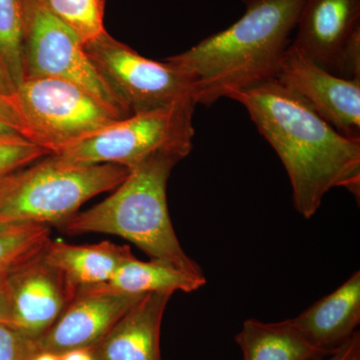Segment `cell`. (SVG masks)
Returning <instances> with one entry per match:
<instances>
[{"label": "cell", "instance_id": "cell-1", "mask_svg": "<svg viewBox=\"0 0 360 360\" xmlns=\"http://www.w3.org/2000/svg\"><path fill=\"white\" fill-rule=\"evenodd\" d=\"M229 98L248 110L258 131L281 158L296 212L311 219L324 196L343 187L359 200L360 142L350 141L276 78Z\"/></svg>", "mask_w": 360, "mask_h": 360}, {"label": "cell", "instance_id": "cell-2", "mask_svg": "<svg viewBox=\"0 0 360 360\" xmlns=\"http://www.w3.org/2000/svg\"><path fill=\"white\" fill-rule=\"evenodd\" d=\"M243 1L246 11L236 22L167 58L194 78L198 104L276 78L307 0Z\"/></svg>", "mask_w": 360, "mask_h": 360}, {"label": "cell", "instance_id": "cell-3", "mask_svg": "<svg viewBox=\"0 0 360 360\" xmlns=\"http://www.w3.org/2000/svg\"><path fill=\"white\" fill-rule=\"evenodd\" d=\"M184 155L161 153L129 170L112 194L61 224L68 234L105 233L136 245L150 259L160 260L194 276H205L182 250L170 219L167 182Z\"/></svg>", "mask_w": 360, "mask_h": 360}, {"label": "cell", "instance_id": "cell-4", "mask_svg": "<svg viewBox=\"0 0 360 360\" xmlns=\"http://www.w3.org/2000/svg\"><path fill=\"white\" fill-rule=\"evenodd\" d=\"M129 174L120 165L46 156L7 180L0 198V224H61L90 198L115 189Z\"/></svg>", "mask_w": 360, "mask_h": 360}, {"label": "cell", "instance_id": "cell-5", "mask_svg": "<svg viewBox=\"0 0 360 360\" xmlns=\"http://www.w3.org/2000/svg\"><path fill=\"white\" fill-rule=\"evenodd\" d=\"M196 105L189 99L160 110L134 113L54 155L73 162L108 163L129 170L161 153L186 158L193 149Z\"/></svg>", "mask_w": 360, "mask_h": 360}, {"label": "cell", "instance_id": "cell-6", "mask_svg": "<svg viewBox=\"0 0 360 360\" xmlns=\"http://www.w3.org/2000/svg\"><path fill=\"white\" fill-rule=\"evenodd\" d=\"M13 108L30 141L52 155L122 120L84 87L58 78L23 79Z\"/></svg>", "mask_w": 360, "mask_h": 360}, {"label": "cell", "instance_id": "cell-7", "mask_svg": "<svg viewBox=\"0 0 360 360\" xmlns=\"http://www.w3.org/2000/svg\"><path fill=\"white\" fill-rule=\"evenodd\" d=\"M84 49L130 115L160 110L189 99L196 103L194 78L167 59L160 63L144 58L106 32L86 42Z\"/></svg>", "mask_w": 360, "mask_h": 360}, {"label": "cell", "instance_id": "cell-8", "mask_svg": "<svg viewBox=\"0 0 360 360\" xmlns=\"http://www.w3.org/2000/svg\"><path fill=\"white\" fill-rule=\"evenodd\" d=\"M23 79L58 78L84 87L120 118L131 115L94 68L77 33L37 0H21Z\"/></svg>", "mask_w": 360, "mask_h": 360}, {"label": "cell", "instance_id": "cell-9", "mask_svg": "<svg viewBox=\"0 0 360 360\" xmlns=\"http://www.w3.org/2000/svg\"><path fill=\"white\" fill-rule=\"evenodd\" d=\"M276 79L342 136L360 142V79H345L324 70L292 44L284 54Z\"/></svg>", "mask_w": 360, "mask_h": 360}, {"label": "cell", "instance_id": "cell-10", "mask_svg": "<svg viewBox=\"0 0 360 360\" xmlns=\"http://www.w3.org/2000/svg\"><path fill=\"white\" fill-rule=\"evenodd\" d=\"M144 295L80 288L58 321L37 340V349L60 355L91 347Z\"/></svg>", "mask_w": 360, "mask_h": 360}, {"label": "cell", "instance_id": "cell-11", "mask_svg": "<svg viewBox=\"0 0 360 360\" xmlns=\"http://www.w3.org/2000/svg\"><path fill=\"white\" fill-rule=\"evenodd\" d=\"M44 252L7 274L13 328L35 341L53 326L77 295Z\"/></svg>", "mask_w": 360, "mask_h": 360}, {"label": "cell", "instance_id": "cell-12", "mask_svg": "<svg viewBox=\"0 0 360 360\" xmlns=\"http://www.w3.org/2000/svg\"><path fill=\"white\" fill-rule=\"evenodd\" d=\"M296 27L291 44L335 75L343 47L360 27V0H307Z\"/></svg>", "mask_w": 360, "mask_h": 360}, {"label": "cell", "instance_id": "cell-13", "mask_svg": "<svg viewBox=\"0 0 360 360\" xmlns=\"http://www.w3.org/2000/svg\"><path fill=\"white\" fill-rule=\"evenodd\" d=\"M174 292L148 293L89 348L94 360H162L163 315Z\"/></svg>", "mask_w": 360, "mask_h": 360}, {"label": "cell", "instance_id": "cell-14", "mask_svg": "<svg viewBox=\"0 0 360 360\" xmlns=\"http://www.w3.org/2000/svg\"><path fill=\"white\" fill-rule=\"evenodd\" d=\"M291 321L323 352L331 354L340 348L356 333L360 323L359 270Z\"/></svg>", "mask_w": 360, "mask_h": 360}, {"label": "cell", "instance_id": "cell-15", "mask_svg": "<svg viewBox=\"0 0 360 360\" xmlns=\"http://www.w3.org/2000/svg\"><path fill=\"white\" fill-rule=\"evenodd\" d=\"M44 255L47 262L63 274L75 292L80 288L108 283L118 267L134 257L129 246L110 241L75 245L51 240Z\"/></svg>", "mask_w": 360, "mask_h": 360}, {"label": "cell", "instance_id": "cell-16", "mask_svg": "<svg viewBox=\"0 0 360 360\" xmlns=\"http://www.w3.org/2000/svg\"><path fill=\"white\" fill-rule=\"evenodd\" d=\"M236 341L243 360H311L330 354L310 342L291 319L278 322L246 319Z\"/></svg>", "mask_w": 360, "mask_h": 360}, {"label": "cell", "instance_id": "cell-17", "mask_svg": "<svg viewBox=\"0 0 360 360\" xmlns=\"http://www.w3.org/2000/svg\"><path fill=\"white\" fill-rule=\"evenodd\" d=\"M205 283V276H194L160 260L142 262L132 257L118 267L108 283L92 288L127 295H148L161 291L193 292Z\"/></svg>", "mask_w": 360, "mask_h": 360}, {"label": "cell", "instance_id": "cell-18", "mask_svg": "<svg viewBox=\"0 0 360 360\" xmlns=\"http://www.w3.org/2000/svg\"><path fill=\"white\" fill-rule=\"evenodd\" d=\"M51 229L37 224H0V274H11L44 252Z\"/></svg>", "mask_w": 360, "mask_h": 360}, {"label": "cell", "instance_id": "cell-19", "mask_svg": "<svg viewBox=\"0 0 360 360\" xmlns=\"http://www.w3.org/2000/svg\"><path fill=\"white\" fill-rule=\"evenodd\" d=\"M49 13L70 26L84 44L105 32V0H37Z\"/></svg>", "mask_w": 360, "mask_h": 360}, {"label": "cell", "instance_id": "cell-20", "mask_svg": "<svg viewBox=\"0 0 360 360\" xmlns=\"http://www.w3.org/2000/svg\"><path fill=\"white\" fill-rule=\"evenodd\" d=\"M22 44L21 0H0V56L15 87L23 78Z\"/></svg>", "mask_w": 360, "mask_h": 360}, {"label": "cell", "instance_id": "cell-21", "mask_svg": "<svg viewBox=\"0 0 360 360\" xmlns=\"http://www.w3.org/2000/svg\"><path fill=\"white\" fill-rule=\"evenodd\" d=\"M51 155L46 148L26 139L0 141V181Z\"/></svg>", "mask_w": 360, "mask_h": 360}, {"label": "cell", "instance_id": "cell-22", "mask_svg": "<svg viewBox=\"0 0 360 360\" xmlns=\"http://www.w3.org/2000/svg\"><path fill=\"white\" fill-rule=\"evenodd\" d=\"M37 352V341L13 326L0 324V360H30Z\"/></svg>", "mask_w": 360, "mask_h": 360}, {"label": "cell", "instance_id": "cell-23", "mask_svg": "<svg viewBox=\"0 0 360 360\" xmlns=\"http://www.w3.org/2000/svg\"><path fill=\"white\" fill-rule=\"evenodd\" d=\"M335 75L345 79H360V27L352 32L343 47Z\"/></svg>", "mask_w": 360, "mask_h": 360}, {"label": "cell", "instance_id": "cell-24", "mask_svg": "<svg viewBox=\"0 0 360 360\" xmlns=\"http://www.w3.org/2000/svg\"><path fill=\"white\" fill-rule=\"evenodd\" d=\"M15 139H26L30 141L13 104L0 99V141Z\"/></svg>", "mask_w": 360, "mask_h": 360}, {"label": "cell", "instance_id": "cell-25", "mask_svg": "<svg viewBox=\"0 0 360 360\" xmlns=\"http://www.w3.org/2000/svg\"><path fill=\"white\" fill-rule=\"evenodd\" d=\"M311 360H360V335L359 331L343 343L333 354Z\"/></svg>", "mask_w": 360, "mask_h": 360}, {"label": "cell", "instance_id": "cell-26", "mask_svg": "<svg viewBox=\"0 0 360 360\" xmlns=\"http://www.w3.org/2000/svg\"><path fill=\"white\" fill-rule=\"evenodd\" d=\"M0 324L13 328V302L6 274H0Z\"/></svg>", "mask_w": 360, "mask_h": 360}, {"label": "cell", "instance_id": "cell-27", "mask_svg": "<svg viewBox=\"0 0 360 360\" xmlns=\"http://www.w3.org/2000/svg\"><path fill=\"white\" fill-rule=\"evenodd\" d=\"M14 91L15 84L4 65V59L0 56V99L8 101L13 105Z\"/></svg>", "mask_w": 360, "mask_h": 360}, {"label": "cell", "instance_id": "cell-28", "mask_svg": "<svg viewBox=\"0 0 360 360\" xmlns=\"http://www.w3.org/2000/svg\"><path fill=\"white\" fill-rule=\"evenodd\" d=\"M61 360H94L89 348H80V349L70 350L60 354Z\"/></svg>", "mask_w": 360, "mask_h": 360}, {"label": "cell", "instance_id": "cell-29", "mask_svg": "<svg viewBox=\"0 0 360 360\" xmlns=\"http://www.w3.org/2000/svg\"><path fill=\"white\" fill-rule=\"evenodd\" d=\"M30 360H61V359L60 355L59 354H53V352H41V350H39V352H35V354L32 355Z\"/></svg>", "mask_w": 360, "mask_h": 360}, {"label": "cell", "instance_id": "cell-30", "mask_svg": "<svg viewBox=\"0 0 360 360\" xmlns=\"http://www.w3.org/2000/svg\"><path fill=\"white\" fill-rule=\"evenodd\" d=\"M9 177H7V179L2 180V181H0V198H1L2 194H4V191H6L7 180H8Z\"/></svg>", "mask_w": 360, "mask_h": 360}]
</instances>
